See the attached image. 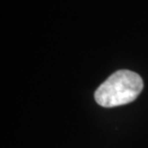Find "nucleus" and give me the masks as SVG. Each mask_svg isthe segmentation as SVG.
<instances>
[{
  "mask_svg": "<svg viewBox=\"0 0 148 148\" xmlns=\"http://www.w3.org/2000/svg\"><path fill=\"white\" fill-rule=\"evenodd\" d=\"M143 88L141 77L131 70H118L109 77L94 93L97 104L105 108L125 105L137 99Z\"/></svg>",
  "mask_w": 148,
  "mask_h": 148,
  "instance_id": "1",
  "label": "nucleus"
}]
</instances>
